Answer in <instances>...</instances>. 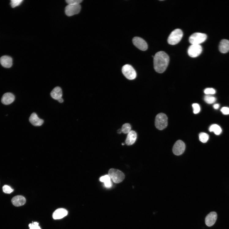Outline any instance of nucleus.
I'll return each mask as SVG.
<instances>
[{"mask_svg": "<svg viewBox=\"0 0 229 229\" xmlns=\"http://www.w3.org/2000/svg\"><path fill=\"white\" fill-rule=\"evenodd\" d=\"M183 36L182 31L177 29L172 31L168 39V42L171 45H175L178 43L181 40Z\"/></svg>", "mask_w": 229, "mask_h": 229, "instance_id": "nucleus-2", "label": "nucleus"}, {"mask_svg": "<svg viewBox=\"0 0 229 229\" xmlns=\"http://www.w3.org/2000/svg\"><path fill=\"white\" fill-rule=\"evenodd\" d=\"M108 173L110 178L115 183H119L122 182L125 178L124 173L118 169H110Z\"/></svg>", "mask_w": 229, "mask_h": 229, "instance_id": "nucleus-4", "label": "nucleus"}, {"mask_svg": "<svg viewBox=\"0 0 229 229\" xmlns=\"http://www.w3.org/2000/svg\"><path fill=\"white\" fill-rule=\"evenodd\" d=\"M202 48L200 45L192 44L188 50L189 56L192 58L198 57L201 54Z\"/></svg>", "mask_w": 229, "mask_h": 229, "instance_id": "nucleus-7", "label": "nucleus"}, {"mask_svg": "<svg viewBox=\"0 0 229 229\" xmlns=\"http://www.w3.org/2000/svg\"><path fill=\"white\" fill-rule=\"evenodd\" d=\"M58 101L60 102V103H62V102H64V100L62 98H61L59 99Z\"/></svg>", "mask_w": 229, "mask_h": 229, "instance_id": "nucleus-33", "label": "nucleus"}, {"mask_svg": "<svg viewBox=\"0 0 229 229\" xmlns=\"http://www.w3.org/2000/svg\"><path fill=\"white\" fill-rule=\"evenodd\" d=\"M52 98L54 100H58L62 98V91L59 87H57L54 88L50 93Z\"/></svg>", "mask_w": 229, "mask_h": 229, "instance_id": "nucleus-18", "label": "nucleus"}, {"mask_svg": "<svg viewBox=\"0 0 229 229\" xmlns=\"http://www.w3.org/2000/svg\"><path fill=\"white\" fill-rule=\"evenodd\" d=\"M67 211L64 209H59L55 211L53 215V217L55 220L61 219L68 215Z\"/></svg>", "mask_w": 229, "mask_h": 229, "instance_id": "nucleus-14", "label": "nucleus"}, {"mask_svg": "<svg viewBox=\"0 0 229 229\" xmlns=\"http://www.w3.org/2000/svg\"><path fill=\"white\" fill-rule=\"evenodd\" d=\"M15 100V96L11 93H6L3 96L2 99V103L5 105L12 104Z\"/></svg>", "mask_w": 229, "mask_h": 229, "instance_id": "nucleus-13", "label": "nucleus"}, {"mask_svg": "<svg viewBox=\"0 0 229 229\" xmlns=\"http://www.w3.org/2000/svg\"><path fill=\"white\" fill-rule=\"evenodd\" d=\"M132 42L134 46L141 50L146 51L147 49V44L142 38L138 37H134Z\"/></svg>", "mask_w": 229, "mask_h": 229, "instance_id": "nucleus-10", "label": "nucleus"}, {"mask_svg": "<svg viewBox=\"0 0 229 229\" xmlns=\"http://www.w3.org/2000/svg\"><path fill=\"white\" fill-rule=\"evenodd\" d=\"M137 138V134L134 131H131L128 134L125 141V143L128 146H131L135 142Z\"/></svg>", "mask_w": 229, "mask_h": 229, "instance_id": "nucleus-16", "label": "nucleus"}, {"mask_svg": "<svg viewBox=\"0 0 229 229\" xmlns=\"http://www.w3.org/2000/svg\"><path fill=\"white\" fill-rule=\"evenodd\" d=\"M220 111L224 115H227L229 114V108L227 107H223L220 109Z\"/></svg>", "mask_w": 229, "mask_h": 229, "instance_id": "nucleus-31", "label": "nucleus"}, {"mask_svg": "<svg viewBox=\"0 0 229 229\" xmlns=\"http://www.w3.org/2000/svg\"><path fill=\"white\" fill-rule=\"evenodd\" d=\"M204 93L207 95L214 94L216 93V90L212 88H207L204 90Z\"/></svg>", "mask_w": 229, "mask_h": 229, "instance_id": "nucleus-28", "label": "nucleus"}, {"mask_svg": "<svg viewBox=\"0 0 229 229\" xmlns=\"http://www.w3.org/2000/svg\"><path fill=\"white\" fill-rule=\"evenodd\" d=\"M220 105L219 104H216L213 105V108L215 109H217L219 108Z\"/></svg>", "mask_w": 229, "mask_h": 229, "instance_id": "nucleus-32", "label": "nucleus"}, {"mask_svg": "<svg viewBox=\"0 0 229 229\" xmlns=\"http://www.w3.org/2000/svg\"><path fill=\"white\" fill-rule=\"evenodd\" d=\"M100 181L104 183L105 186L106 188H110L113 186L111 178L109 175H106L101 177L100 178Z\"/></svg>", "mask_w": 229, "mask_h": 229, "instance_id": "nucleus-20", "label": "nucleus"}, {"mask_svg": "<svg viewBox=\"0 0 229 229\" xmlns=\"http://www.w3.org/2000/svg\"><path fill=\"white\" fill-rule=\"evenodd\" d=\"M23 2L22 0H12L10 4L12 8H14L19 6Z\"/></svg>", "mask_w": 229, "mask_h": 229, "instance_id": "nucleus-26", "label": "nucleus"}, {"mask_svg": "<svg viewBox=\"0 0 229 229\" xmlns=\"http://www.w3.org/2000/svg\"><path fill=\"white\" fill-rule=\"evenodd\" d=\"M29 120L31 124L35 126H41L44 123L43 120L39 118L35 113H33L31 115Z\"/></svg>", "mask_w": 229, "mask_h": 229, "instance_id": "nucleus-12", "label": "nucleus"}, {"mask_svg": "<svg viewBox=\"0 0 229 229\" xmlns=\"http://www.w3.org/2000/svg\"><path fill=\"white\" fill-rule=\"evenodd\" d=\"M194 109V113L195 114L198 113L200 111L201 108L200 105L198 104H194L192 105Z\"/></svg>", "mask_w": 229, "mask_h": 229, "instance_id": "nucleus-27", "label": "nucleus"}, {"mask_svg": "<svg viewBox=\"0 0 229 229\" xmlns=\"http://www.w3.org/2000/svg\"><path fill=\"white\" fill-rule=\"evenodd\" d=\"M12 202L15 206L19 207L24 205L26 200L24 197L18 195L14 197L12 200Z\"/></svg>", "mask_w": 229, "mask_h": 229, "instance_id": "nucleus-15", "label": "nucleus"}, {"mask_svg": "<svg viewBox=\"0 0 229 229\" xmlns=\"http://www.w3.org/2000/svg\"><path fill=\"white\" fill-rule=\"evenodd\" d=\"M185 148L186 146L184 142L181 140H178L174 145L172 151L175 155H180L184 153Z\"/></svg>", "mask_w": 229, "mask_h": 229, "instance_id": "nucleus-9", "label": "nucleus"}, {"mask_svg": "<svg viewBox=\"0 0 229 229\" xmlns=\"http://www.w3.org/2000/svg\"><path fill=\"white\" fill-rule=\"evenodd\" d=\"M209 130L210 132H214L216 135H219L222 132V129L219 125L216 124L212 125Z\"/></svg>", "mask_w": 229, "mask_h": 229, "instance_id": "nucleus-21", "label": "nucleus"}, {"mask_svg": "<svg viewBox=\"0 0 229 229\" xmlns=\"http://www.w3.org/2000/svg\"><path fill=\"white\" fill-rule=\"evenodd\" d=\"M0 62L2 66L6 68H10L13 65L12 59L9 56H4L0 58Z\"/></svg>", "mask_w": 229, "mask_h": 229, "instance_id": "nucleus-17", "label": "nucleus"}, {"mask_svg": "<svg viewBox=\"0 0 229 229\" xmlns=\"http://www.w3.org/2000/svg\"><path fill=\"white\" fill-rule=\"evenodd\" d=\"M131 129V126L128 123H126L124 124L122 126L121 130L122 132L124 134L128 133Z\"/></svg>", "mask_w": 229, "mask_h": 229, "instance_id": "nucleus-24", "label": "nucleus"}, {"mask_svg": "<svg viewBox=\"0 0 229 229\" xmlns=\"http://www.w3.org/2000/svg\"><path fill=\"white\" fill-rule=\"evenodd\" d=\"M155 125L158 129L162 130L167 127L168 125V118L163 113L157 114L155 120Z\"/></svg>", "mask_w": 229, "mask_h": 229, "instance_id": "nucleus-3", "label": "nucleus"}, {"mask_svg": "<svg viewBox=\"0 0 229 229\" xmlns=\"http://www.w3.org/2000/svg\"><path fill=\"white\" fill-rule=\"evenodd\" d=\"M122 132L121 129H119L117 130V132L118 134H121Z\"/></svg>", "mask_w": 229, "mask_h": 229, "instance_id": "nucleus-34", "label": "nucleus"}, {"mask_svg": "<svg viewBox=\"0 0 229 229\" xmlns=\"http://www.w3.org/2000/svg\"><path fill=\"white\" fill-rule=\"evenodd\" d=\"M80 4L68 5L65 9V13L68 17H71L80 13L81 10Z\"/></svg>", "mask_w": 229, "mask_h": 229, "instance_id": "nucleus-8", "label": "nucleus"}, {"mask_svg": "<svg viewBox=\"0 0 229 229\" xmlns=\"http://www.w3.org/2000/svg\"><path fill=\"white\" fill-rule=\"evenodd\" d=\"M153 61L155 70L157 73H162L164 72L168 67L169 57L165 52L160 51L155 54Z\"/></svg>", "mask_w": 229, "mask_h": 229, "instance_id": "nucleus-1", "label": "nucleus"}, {"mask_svg": "<svg viewBox=\"0 0 229 229\" xmlns=\"http://www.w3.org/2000/svg\"><path fill=\"white\" fill-rule=\"evenodd\" d=\"M3 190L4 193L6 194H10L13 191V189L10 186L5 185L3 187Z\"/></svg>", "mask_w": 229, "mask_h": 229, "instance_id": "nucleus-25", "label": "nucleus"}, {"mask_svg": "<svg viewBox=\"0 0 229 229\" xmlns=\"http://www.w3.org/2000/svg\"><path fill=\"white\" fill-rule=\"evenodd\" d=\"M29 227L30 229H41L40 227L39 226V223L36 222L30 224Z\"/></svg>", "mask_w": 229, "mask_h": 229, "instance_id": "nucleus-30", "label": "nucleus"}, {"mask_svg": "<svg viewBox=\"0 0 229 229\" xmlns=\"http://www.w3.org/2000/svg\"><path fill=\"white\" fill-rule=\"evenodd\" d=\"M83 2L82 0H68L66 2L68 5L80 4Z\"/></svg>", "mask_w": 229, "mask_h": 229, "instance_id": "nucleus-29", "label": "nucleus"}, {"mask_svg": "<svg viewBox=\"0 0 229 229\" xmlns=\"http://www.w3.org/2000/svg\"><path fill=\"white\" fill-rule=\"evenodd\" d=\"M207 39L206 34L200 33H196L189 37V42L192 44L200 45L204 42Z\"/></svg>", "mask_w": 229, "mask_h": 229, "instance_id": "nucleus-5", "label": "nucleus"}, {"mask_svg": "<svg viewBox=\"0 0 229 229\" xmlns=\"http://www.w3.org/2000/svg\"><path fill=\"white\" fill-rule=\"evenodd\" d=\"M219 50L220 52L226 53L229 51V41L224 39L221 41L219 45Z\"/></svg>", "mask_w": 229, "mask_h": 229, "instance_id": "nucleus-19", "label": "nucleus"}, {"mask_svg": "<svg viewBox=\"0 0 229 229\" xmlns=\"http://www.w3.org/2000/svg\"><path fill=\"white\" fill-rule=\"evenodd\" d=\"M124 145V143H122V145H123H123Z\"/></svg>", "mask_w": 229, "mask_h": 229, "instance_id": "nucleus-35", "label": "nucleus"}, {"mask_svg": "<svg viewBox=\"0 0 229 229\" xmlns=\"http://www.w3.org/2000/svg\"><path fill=\"white\" fill-rule=\"evenodd\" d=\"M200 140L203 143H206L209 139L208 134L204 132H201L199 135Z\"/></svg>", "mask_w": 229, "mask_h": 229, "instance_id": "nucleus-23", "label": "nucleus"}, {"mask_svg": "<svg viewBox=\"0 0 229 229\" xmlns=\"http://www.w3.org/2000/svg\"><path fill=\"white\" fill-rule=\"evenodd\" d=\"M217 215L216 212H212L209 214L205 218V223L208 227L214 225L217 220Z\"/></svg>", "mask_w": 229, "mask_h": 229, "instance_id": "nucleus-11", "label": "nucleus"}, {"mask_svg": "<svg viewBox=\"0 0 229 229\" xmlns=\"http://www.w3.org/2000/svg\"><path fill=\"white\" fill-rule=\"evenodd\" d=\"M122 72L124 75L129 80H134L137 76L136 71L129 65H126L123 66Z\"/></svg>", "mask_w": 229, "mask_h": 229, "instance_id": "nucleus-6", "label": "nucleus"}, {"mask_svg": "<svg viewBox=\"0 0 229 229\" xmlns=\"http://www.w3.org/2000/svg\"><path fill=\"white\" fill-rule=\"evenodd\" d=\"M204 100L208 104H211L214 103L216 102V99L214 97L209 95H207L205 96Z\"/></svg>", "mask_w": 229, "mask_h": 229, "instance_id": "nucleus-22", "label": "nucleus"}]
</instances>
